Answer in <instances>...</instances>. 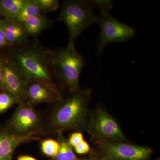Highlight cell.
<instances>
[{"mask_svg": "<svg viewBox=\"0 0 160 160\" xmlns=\"http://www.w3.org/2000/svg\"><path fill=\"white\" fill-rule=\"evenodd\" d=\"M7 45L17 46L26 43L28 33L22 24L17 21L3 19L1 23Z\"/></svg>", "mask_w": 160, "mask_h": 160, "instance_id": "7c38bea8", "label": "cell"}, {"mask_svg": "<svg viewBox=\"0 0 160 160\" xmlns=\"http://www.w3.org/2000/svg\"><path fill=\"white\" fill-rule=\"evenodd\" d=\"M18 103L15 98L7 91L0 93V113L7 111L15 104Z\"/></svg>", "mask_w": 160, "mask_h": 160, "instance_id": "ac0fdd59", "label": "cell"}, {"mask_svg": "<svg viewBox=\"0 0 160 160\" xmlns=\"http://www.w3.org/2000/svg\"><path fill=\"white\" fill-rule=\"evenodd\" d=\"M42 120L39 112L25 102L19 104L5 128L11 134L27 135L35 132L43 131Z\"/></svg>", "mask_w": 160, "mask_h": 160, "instance_id": "52a82bcc", "label": "cell"}, {"mask_svg": "<svg viewBox=\"0 0 160 160\" xmlns=\"http://www.w3.org/2000/svg\"><path fill=\"white\" fill-rule=\"evenodd\" d=\"M15 48L10 58L27 83L39 82L56 86L51 73L52 52L41 46L26 45V43Z\"/></svg>", "mask_w": 160, "mask_h": 160, "instance_id": "7a4b0ae2", "label": "cell"}, {"mask_svg": "<svg viewBox=\"0 0 160 160\" xmlns=\"http://www.w3.org/2000/svg\"><path fill=\"white\" fill-rule=\"evenodd\" d=\"M3 20V18L1 15H0V23L2 22V21Z\"/></svg>", "mask_w": 160, "mask_h": 160, "instance_id": "4316f807", "label": "cell"}, {"mask_svg": "<svg viewBox=\"0 0 160 160\" xmlns=\"http://www.w3.org/2000/svg\"><path fill=\"white\" fill-rule=\"evenodd\" d=\"M58 140L60 143V148L57 155L52 160H77L78 158L74 154L72 147L69 145L68 140L63 133H58Z\"/></svg>", "mask_w": 160, "mask_h": 160, "instance_id": "9a60e30c", "label": "cell"}, {"mask_svg": "<svg viewBox=\"0 0 160 160\" xmlns=\"http://www.w3.org/2000/svg\"><path fill=\"white\" fill-rule=\"evenodd\" d=\"M0 90L2 91H6L4 87L3 84V75L2 66V59L0 58Z\"/></svg>", "mask_w": 160, "mask_h": 160, "instance_id": "cb8c5ba5", "label": "cell"}, {"mask_svg": "<svg viewBox=\"0 0 160 160\" xmlns=\"http://www.w3.org/2000/svg\"><path fill=\"white\" fill-rule=\"evenodd\" d=\"M28 35H37L53 24V21L40 14L27 18L22 22Z\"/></svg>", "mask_w": 160, "mask_h": 160, "instance_id": "4fadbf2b", "label": "cell"}, {"mask_svg": "<svg viewBox=\"0 0 160 160\" xmlns=\"http://www.w3.org/2000/svg\"><path fill=\"white\" fill-rule=\"evenodd\" d=\"M1 59L5 91L12 94L18 104L24 102H26L27 82L11 58Z\"/></svg>", "mask_w": 160, "mask_h": 160, "instance_id": "9c48e42d", "label": "cell"}, {"mask_svg": "<svg viewBox=\"0 0 160 160\" xmlns=\"http://www.w3.org/2000/svg\"><path fill=\"white\" fill-rule=\"evenodd\" d=\"M7 45L5 33L1 24H0V49Z\"/></svg>", "mask_w": 160, "mask_h": 160, "instance_id": "603a6c76", "label": "cell"}, {"mask_svg": "<svg viewBox=\"0 0 160 160\" xmlns=\"http://www.w3.org/2000/svg\"><path fill=\"white\" fill-rule=\"evenodd\" d=\"M104 157L113 160H148L152 151L145 146L128 143H95Z\"/></svg>", "mask_w": 160, "mask_h": 160, "instance_id": "ba28073f", "label": "cell"}, {"mask_svg": "<svg viewBox=\"0 0 160 160\" xmlns=\"http://www.w3.org/2000/svg\"><path fill=\"white\" fill-rule=\"evenodd\" d=\"M73 148L76 152L79 154H86L89 152L90 150V147L89 143L85 140H83L82 142Z\"/></svg>", "mask_w": 160, "mask_h": 160, "instance_id": "7402d4cb", "label": "cell"}, {"mask_svg": "<svg viewBox=\"0 0 160 160\" xmlns=\"http://www.w3.org/2000/svg\"><path fill=\"white\" fill-rule=\"evenodd\" d=\"M33 2L42 12L55 11L59 6L58 0H33Z\"/></svg>", "mask_w": 160, "mask_h": 160, "instance_id": "d6986e66", "label": "cell"}, {"mask_svg": "<svg viewBox=\"0 0 160 160\" xmlns=\"http://www.w3.org/2000/svg\"><path fill=\"white\" fill-rule=\"evenodd\" d=\"M97 14L89 1L69 0L62 6L58 20L65 23L69 32L68 45L75 42L84 30L95 23Z\"/></svg>", "mask_w": 160, "mask_h": 160, "instance_id": "277c9868", "label": "cell"}, {"mask_svg": "<svg viewBox=\"0 0 160 160\" xmlns=\"http://www.w3.org/2000/svg\"><path fill=\"white\" fill-rule=\"evenodd\" d=\"M18 160H37L32 157L27 155L20 156L18 158Z\"/></svg>", "mask_w": 160, "mask_h": 160, "instance_id": "d4e9b609", "label": "cell"}, {"mask_svg": "<svg viewBox=\"0 0 160 160\" xmlns=\"http://www.w3.org/2000/svg\"><path fill=\"white\" fill-rule=\"evenodd\" d=\"M86 131L94 143H128L119 124L102 105L90 112Z\"/></svg>", "mask_w": 160, "mask_h": 160, "instance_id": "5b68a950", "label": "cell"}, {"mask_svg": "<svg viewBox=\"0 0 160 160\" xmlns=\"http://www.w3.org/2000/svg\"><path fill=\"white\" fill-rule=\"evenodd\" d=\"M51 64L53 73L69 92L74 93L81 90L79 78L85 61L74 45H68L52 52Z\"/></svg>", "mask_w": 160, "mask_h": 160, "instance_id": "3957f363", "label": "cell"}, {"mask_svg": "<svg viewBox=\"0 0 160 160\" xmlns=\"http://www.w3.org/2000/svg\"><path fill=\"white\" fill-rule=\"evenodd\" d=\"M95 8H98L100 10V13H108L113 9L114 7L113 2L112 1H89Z\"/></svg>", "mask_w": 160, "mask_h": 160, "instance_id": "ffe728a7", "label": "cell"}, {"mask_svg": "<svg viewBox=\"0 0 160 160\" xmlns=\"http://www.w3.org/2000/svg\"><path fill=\"white\" fill-rule=\"evenodd\" d=\"M43 131L29 135L18 136L11 134L6 128H0V160H12L16 149L21 144L40 138Z\"/></svg>", "mask_w": 160, "mask_h": 160, "instance_id": "8fae6325", "label": "cell"}, {"mask_svg": "<svg viewBox=\"0 0 160 160\" xmlns=\"http://www.w3.org/2000/svg\"></svg>", "mask_w": 160, "mask_h": 160, "instance_id": "f1b7e54d", "label": "cell"}, {"mask_svg": "<svg viewBox=\"0 0 160 160\" xmlns=\"http://www.w3.org/2000/svg\"><path fill=\"white\" fill-rule=\"evenodd\" d=\"M77 160H96L94 159H78Z\"/></svg>", "mask_w": 160, "mask_h": 160, "instance_id": "83f0119b", "label": "cell"}, {"mask_svg": "<svg viewBox=\"0 0 160 160\" xmlns=\"http://www.w3.org/2000/svg\"><path fill=\"white\" fill-rule=\"evenodd\" d=\"M42 11L36 6L33 0H25V2L16 21L22 22L27 18L42 14Z\"/></svg>", "mask_w": 160, "mask_h": 160, "instance_id": "2e32d148", "label": "cell"}, {"mask_svg": "<svg viewBox=\"0 0 160 160\" xmlns=\"http://www.w3.org/2000/svg\"><path fill=\"white\" fill-rule=\"evenodd\" d=\"M68 140L69 145L74 147L84 140V136L81 131H76L70 136Z\"/></svg>", "mask_w": 160, "mask_h": 160, "instance_id": "44dd1931", "label": "cell"}, {"mask_svg": "<svg viewBox=\"0 0 160 160\" xmlns=\"http://www.w3.org/2000/svg\"><path fill=\"white\" fill-rule=\"evenodd\" d=\"M92 94L91 88H86L68 98L58 102L49 118L51 130L57 133L70 130H86Z\"/></svg>", "mask_w": 160, "mask_h": 160, "instance_id": "6da1fadb", "label": "cell"}, {"mask_svg": "<svg viewBox=\"0 0 160 160\" xmlns=\"http://www.w3.org/2000/svg\"><path fill=\"white\" fill-rule=\"evenodd\" d=\"M25 1V0H0V15L4 20H16Z\"/></svg>", "mask_w": 160, "mask_h": 160, "instance_id": "5bb4252c", "label": "cell"}, {"mask_svg": "<svg viewBox=\"0 0 160 160\" xmlns=\"http://www.w3.org/2000/svg\"><path fill=\"white\" fill-rule=\"evenodd\" d=\"M41 148L44 154L53 158L55 157L58 153L60 148V143L57 140L48 139L41 142Z\"/></svg>", "mask_w": 160, "mask_h": 160, "instance_id": "e0dca14e", "label": "cell"}, {"mask_svg": "<svg viewBox=\"0 0 160 160\" xmlns=\"http://www.w3.org/2000/svg\"><path fill=\"white\" fill-rule=\"evenodd\" d=\"M62 98V94L56 86L39 82L27 83L26 102L32 106L42 103L58 102Z\"/></svg>", "mask_w": 160, "mask_h": 160, "instance_id": "30bf717a", "label": "cell"}, {"mask_svg": "<svg viewBox=\"0 0 160 160\" xmlns=\"http://www.w3.org/2000/svg\"><path fill=\"white\" fill-rule=\"evenodd\" d=\"M95 23L100 27L97 54L98 59L109 43L127 42L133 38L136 34L134 28L122 22L109 13L97 14Z\"/></svg>", "mask_w": 160, "mask_h": 160, "instance_id": "8992f818", "label": "cell"}, {"mask_svg": "<svg viewBox=\"0 0 160 160\" xmlns=\"http://www.w3.org/2000/svg\"><path fill=\"white\" fill-rule=\"evenodd\" d=\"M100 160H113L111 159L108 158L103 157Z\"/></svg>", "mask_w": 160, "mask_h": 160, "instance_id": "484cf974", "label": "cell"}]
</instances>
